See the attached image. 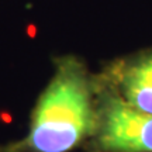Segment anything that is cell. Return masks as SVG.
Wrapping results in <instances>:
<instances>
[{
	"mask_svg": "<svg viewBox=\"0 0 152 152\" xmlns=\"http://www.w3.org/2000/svg\"><path fill=\"white\" fill-rule=\"evenodd\" d=\"M99 145L107 152H152V115L121 97H110L100 114Z\"/></svg>",
	"mask_w": 152,
	"mask_h": 152,
	"instance_id": "obj_2",
	"label": "cell"
},
{
	"mask_svg": "<svg viewBox=\"0 0 152 152\" xmlns=\"http://www.w3.org/2000/svg\"><path fill=\"white\" fill-rule=\"evenodd\" d=\"M92 87L80 62L65 58L41 96L28 137L20 148L30 152H68L96 127Z\"/></svg>",
	"mask_w": 152,
	"mask_h": 152,
	"instance_id": "obj_1",
	"label": "cell"
},
{
	"mask_svg": "<svg viewBox=\"0 0 152 152\" xmlns=\"http://www.w3.org/2000/svg\"><path fill=\"white\" fill-rule=\"evenodd\" d=\"M120 90L131 107L152 115V55L121 72Z\"/></svg>",
	"mask_w": 152,
	"mask_h": 152,
	"instance_id": "obj_3",
	"label": "cell"
}]
</instances>
